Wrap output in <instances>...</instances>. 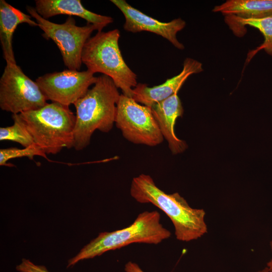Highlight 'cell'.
<instances>
[{
  "mask_svg": "<svg viewBox=\"0 0 272 272\" xmlns=\"http://www.w3.org/2000/svg\"><path fill=\"white\" fill-rule=\"evenodd\" d=\"M257 272H268V270L267 267L266 266L264 268L260 269Z\"/></svg>",
  "mask_w": 272,
  "mask_h": 272,
  "instance_id": "obj_22",
  "label": "cell"
},
{
  "mask_svg": "<svg viewBox=\"0 0 272 272\" xmlns=\"http://www.w3.org/2000/svg\"><path fill=\"white\" fill-rule=\"evenodd\" d=\"M118 88L109 77H97L93 87L74 104L76 110L74 148L82 150L90 144L94 131L108 132L115 123Z\"/></svg>",
  "mask_w": 272,
  "mask_h": 272,
  "instance_id": "obj_2",
  "label": "cell"
},
{
  "mask_svg": "<svg viewBox=\"0 0 272 272\" xmlns=\"http://www.w3.org/2000/svg\"><path fill=\"white\" fill-rule=\"evenodd\" d=\"M19 115L35 144L46 154L74 148L76 115L69 106L52 102Z\"/></svg>",
  "mask_w": 272,
  "mask_h": 272,
  "instance_id": "obj_4",
  "label": "cell"
},
{
  "mask_svg": "<svg viewBox=\"0 0 272 272\" xmlns=\"http://www.w3.org/2000/svg\"><path fill=\"white\" fill-rule=\"evenodd\" d=\"M31 18L30 15L14 8L5 1H0V41L6 64H16L12 39L18 25L26 23L32 27L38 26Z\"/></svg>",
  "mask_w": 272,
  "mask_h": 272,
  "instance_id": "obj_14",
  "label": "cell"
},
{
  "mask_svg": "<svg viewBox=\"0 0 272 272\" xmlns=\"http://www.w3.org/2000/svg\"><path fill=\"white\" fill-rule=\"evenodd\" d=\"M228 26L233 34L239 37H243L246 34V26L257 29L263 35V43L248 54L249 60L261 49H263L268 55L272 56V14L259 18L238 20Z\"/></svg>",
  "mask_w": 272,
  "mask_h": 272,
  "instance_id": "obj_16",
  "label": "cell"
},
{
  "mask_svg": "<svg viewBox=\"0 0 272 272\" xmlns=\"http://www.w3.org/2000/svg\"><path fill=\"white\" fill-rule=\"evenodd\" d=\"M35 156H39L45 159L47 158L46 154L40 149L36 145L19 149L16 147H11L0 150V165L14 166L8 163V161L12 159L21 157H27L30 160H33Z\"/></svg>",
  "mask_w": 272,
  "mask_h": 272,
  "instance_id": "obj_18",
  "label": "cell"
},
{
  "mask_svg": "<svg viewBox=\"0 0 272 272\" xmlns=\"http://www.w3.org/2000/svg\"><path fill=\"white\" fill-rule=\"evenodd\" d=\"M124 270L125 272H144L137 263L132 261H128L125 264Z\"/></svg>",
  "mask_w": 272,
  "mask_h": 272,
  "instance_id": "obj_20",
  "label": "cell"
},
{
  "mask_svg": "<svg viewBox=\"0 0 272 272\" xmlns=\"http://www.w3.org/2000/svg\"><path fill=\"white\" fill-rule=\"evenodd\" d=\"M269 245H270L271 251L272 253V240L270 241ZM266 267L268 269V272H272V257L269 260V261L267 262V264H266Z\"/></svg>",
  "mask_w": 272,
  "mask_h": 272,
  "instance_id": "obj_21",
  "label": "cell"
},
{
  "mask_svg": "<svg viewBox=\"0 0 272 272\" xmlns=\"http://www.w3.org/2000/svg\"><path fill=\"white\" fill-rule=\"evenodd\" d=\"M115 123L123 137L133 144L154 147L163 141L151 108L123 94L117 103Z\"/></svg>",
  "mask_w": 272,
  "mask_h": 272,
  "instance_id": "obj_7",
  "label": "cell"
},
{
  "mask_svg": "<svg viewBox=\"0 0 272 272\" xmlns=\"http://www.w3.org/2000/svg\"><path fill=\"white\" fill-rule=\"evenodd\" d=\"M16 268L19 272H49L44 265L35 264L26 258H23Z\"/></svg>",
  "mask_w": 272,
  "mask_h": 272,
  "instance_id": "obj_19",
  "label": "cell"
},
{
  "mask_svg": "<svg viewBox=\"0 0 272 272\" xmlns=\"http://www.w3.org/2000/svg\"><path fill=\"white\" fill-rule=\"evenodd\" d=\"M203 70L200 62L191 58H186L184 60L182 70L178 75L167 79L161 85L152 87L146 84L138 83L133 89L132 98L137 102L151 107L178 93L190 76L199 73Z\"/></svg>",
  "mask_w": 272,
  "mask_h": 272,
  "instance_id": "obj_11",
  "label": "cell"
},
{
  "mask_svg": "<svg viewBox=\"0 0 272 272\" xmlns=\"http://www.w3.org/2000/svg\"><path fill=\"white\" fill-rule=\"evenodd\" d=\"M12 118V125L0 128V141L17 142L24 148L36 145L19 114H13Z\"/></svg>",
  "mask_w": 272,
  "mask_h": 272,
  "instance_id": "obj_17",
  "label": "cell"
},
{
  "mask_svg": "<svg viewBox=\"0 0 272 272\" xmlns=\"http://www.w3.org/2000/svg\"><path fill=\"white\" fill-rule=\"evenodd\" d=\"M88 70H65L39 77L36 82L47 100L69 106L83 97L97 77Z\"/></svg>",
  "mask_w": 272,
  "mask_h": 272,
  "instance_id": "obj_9",
  "label": "cell"
},
{
  "mask_svg": "<svg viewBox=\"0 0 272 272\" xmlns=\"http://www.w3.org/2000/svg\"><path fill=\"white\" fill-rule=\"evenodd\" d=\"M151 108L163 137L167 141L172 153L175 155L184 151L187 147L186 144L179 139L174 132L176 120L178 117L182 116L184 112L177 93L154 104Z\"/></svg>",
  "mask_w": 272,
  "mask_h": 272,
  "instance_id": "obj_12",
  "label": "cell"
},
{
  "mask_svg": "<svg viewBox=\"0 0 272 272\" xmlns=\"http://www.w3.org/2000/svg\"><path fill=\"white\" fill-rule=\"evenodd\" d=\"M160 219L158 211H145L139 214L133 222L126 228L100 233L68 260L67 267L132 243L159 244L171 236L170 231L163 226Z\"/></svg>",
  "mask_w": 272,
  "mask_h": 272,
  "instance_id": "obj_3",
  "label": "cell"
},
{
  "mask_svg": "<svg viewBox=\"0 0 272 272\" xmlns=\"http://www.w3.org/2000/svg\"><path fill=\"white\" fill-rule=\"evenodd\" d=\"M47 98L37 83L26 76L17 64H6L0 79V107L18 114L39 109Z\"/></svg>",
  "mask_w": 272,
  "mask_h": 272,
  "instance_id": "obj_8",
  "label": "cell"
},
{
  "mask_svg": "<svg viewBox=\"0 0 272 272\" xmlns=\"http://www.w3.org/2000/svg\"><path fill=\"white\" fill-rule=\"evenodd\" d=\"M120 37L117 29L97 32L86 42L82 62L94 74L100 73L110 77L122 94L132 98L137 76L123 59L118 45Z\"/></svg>",
  "mask_w": 272,
  "mask_h": 272,
  "instance_id": "obj_5",
  "label": "cell"
},
{
  "mask_svg": "<svg viewBox=\"0 0 272 272\" xmlns=\"http://www.w3.org/2000/svg\"><path fill=\"white\" fill-rule=\"evenodd\" d=\"M213 12L224 16L228 25L240 20L256 19L272 14V0H227L216 6Z\"/></svg>",
  "mask_w": 272,
  "mask_h": 272,
  "instance_id": "obj_15",
  "label": "cell"
},
{
  "mask_svg": "<svg viewBox=\"0 0 272 272\" xmlns=\"http://www.w3.org/2000/svg\"><path fill=\"white\" fill-rule=\"evenodd\" d=\"M130 194L137 202L151 203L162 210L171 220L177 240H196L207 232L203 209L192 208L178 193L167 194L159 188L149 175L134 177Z\"/></svg>",
  "mask_w": 272,
  "mask_h": 272,
  "instance_id": "obj_1",
  "label": "cell"
},
{
  "mask_svg": "<svg viewBox=\"0 0 272 272\" xmlns=\"http://www.w3.org/2000/svg\"><path fill=\"white\" fill-rule=\"evenodd\" d=\"M26 9L43 31L42 36L46 39H51L56 44L67 69L79 71L83 47L92 32L97 30L96 26L89 23L77 26L73 16H68L62 24L55 23L40 16L35 8L27 6Z\"/></svg>",
  "mask_w": 272,
  "mask_h": 272,
  "instance_id": "obj_6",
  "label": "cell"
},
{
  "mask_svg": "<svg viewBox=\"0 0 272 272\" xmlns=\"http://www.w3.org/2000/svg\"><path fill=\"white\" fill-rule=\"evenodd\" d=\"M110 1L124 16L125 21L123 27L125 31L132 33L142 31L154 33L166 39L177 49H184V45L177 38V33L186 26L185 21L181 18L162 22L134 8L124 0Z\"/></svg>",
  "mask_w": 272,
  "mask_h": 272,
  "instance_id": "obj_10",
  "label": "cell"
},
{
  "mask_svg": "<svg viewBox=\"0 0 272 272\" xmlns=\"http://www.w3.org/2000/svg\"><path fill=\"white\" fill-rule=\"evenodd\" d=\"M35 9L45 19L59 15L77 16L94 25L98 32L113 22L111 17L94 13L86 9L80 0H36Z\"/></svg>",
  "mask_w": 272,
  "mask_h": 272,
  "instance_id": "obj_13",
  "label": "cell"
}]
</instances>
